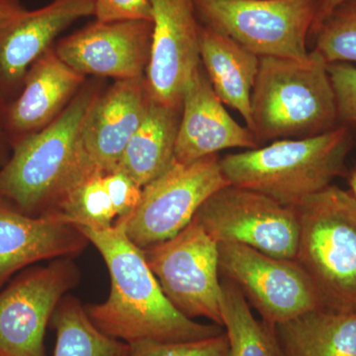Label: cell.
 Masks as SVG:
<instances>
[{
	"label": "cell",
	"instance_id": "1",
	"mask_svg": "<svg viewBox=\"0 0 356 356\" xmlns=\"http://www.w3.org/2000/svg\"><path fill=\"white\" fill-rule=\"evenodd\" d=\"M79 228L102 254L111 280L108 298L86 307L100 331L129 344L195 341L225 332L221 325L201 324L175 308L142 248L128 238L121 225L103 229Z\"/></svg>",
	"mask_w": 356,
	"mask_h": 356
},
{
	"label": "cell",
	"instance_id": "2",
	"mask_svg": "<svg viewBox=\"0 0 356 356\" xmlns=\"http://www.w3.org/2000/svg\"><path fill=\"white\" fill-rule=\"evenodd\" d=\"M98 95L95 86H86L55 120L18 143L0 170V197L30 216L56 214L67 193L99 170L81 145L83 122Z\"/></svg>",
	"mask_w": 356,
	"mask_h": 356
},
{
	"label": "cell",
	"instance_id": "3",
	"mask_svg": "<svg viewBox=\"0 0 356 356\" xmlns=\"http://www.w3.org/2000/svg\"><path fill=\"white\" fill-rule=\"evenodd\" d=\"M250 114L259 144L315 137L336 128V95L324 58L313 50L305 60L259 58Z\"/></svg>",
	"mask_w": 356,
	"mask_h": 356
},
{
	"label": "cell",
	"instance_id": "4",
	"mask_svg": "<svg viewBox=\"0 0 356 356\" xmlns=\"http://www.w3.org/2000/svg\"><path fill=\"white\" fill-rule=\"evenodd\" d=\"M351 146L350 127L343 125L315 137L278 140L228 154L220 163L229 184L261 192L292 207L327 188L343 173Z\"/></svg>",
	"mask_w": 356,
	"mask_h": 356
},
{
	"label": "cell",
	"instance_id": "5",
	"mask_svg": "<svg viewBox=\"0 0 356 356\" xmlns=\"http://www.w3.org/2000/svg\"><path fill=\"white\" fill-rule=\"evenodd\" d=\"M292 207L299 222L295 261L325 308H355L356 198L331 184Z\"/></svg>",
	"mask_w": 356,
	"mask_h": 356
},
{
	"label": "cell",
	"instance_id": "6",
	"mask_svg": "<svg viewBox=\"0 0 356 356\" xmlns=\"http://www.w3.org/2000/svg\"><path fill=\"white\" fill-rule=\"evenodd\" d=\"M318 0H194L199 23L259 58L305 60Z\"/></svg>",
	"mask_w": 356,
	"mask_h": 356
},
{
	"label": "cell",
	"instance_id": "7",
	"mask_svg": "<svg viewBox=\"0 0 356 356\" xmlns=\"http://www.w3.org/2000/svg\"><path fill=\"white\" fill-rule=\"evenodd\" d=\"M220 159L218 154L191 163L175 159L165 172L143 187L136 209L116 224L142 250L177 236L213 193L229 185Z\"/></svg>",
	"mask_w": 356,
	"mask_h": 356
},
{
	"label": "cell",
	"instance_id": "8",
	"mask_svg": "<svg viewBox=\"0 0 356 356\" xmlns=\"http://www.w3.org/2000/svg\"><path fill=\"white\" fill-rule=\"evenodd\" d=\"M193 220L218 243H240L277 259H296L299 222L294 208L261 192L227 185L201 205Z\"/></svg>",
	"mask_w": 356,
	"mask_h": 356
},
{
	"label": "cell",
	"instance_id": "9",
	"mask_svg": "<svg viewBox=\"0 0 356 356\" xmlns=\"http://www.w3.org/2000/svg\"><path fill=\"white\" fill-rule=\"evenodd\" d=\"M143 252L177 311L192 320L203 317L222 327L219 245L197 222L192 220L177 236Z\"/></svg>",
	"mask_w": 356,
	"mask_h": 356
},
{
	"label": "cell",
	"instance_id": "10",
	"mask_svg": "<svg viewBox=\"0 0 356 356\" xmlns=\"http://www.w3.org/2000/svg\"><path fill=\"white\" fill-rule=\"evenodd\" d=\"M218 245L220 275L242 291L266 324H281L324 307L310 276L296 261L270 257L240 243Z\"/></svg>",
	"mask_w": 356,
	"mask_h": 356
},
{
	"label": "cell",
	"instance_id": "11",
	"mask_svg": "<svg viewBox=\"0 0 356 356\" xmlns=\"http://www.w3.org/2000/svg\"><path fill=\"white\" fill-rule=\"evenodd\" d=\"M79 278L72 259H58L6 288L0 294V356H46L47 327Z\"/></svg>",
	"mask_w": 356,
	"mask_h": 356
},
{
	"label": "cell",
	"instance_id": "12",
	"mask_svg": "<svg viewBox=\"0 0 356 356\" xmlns=\"http://www.w3.org/2000/svg\"><path fill=\"white\" fill-rule=\"evenodd\" d=\"M153 38L146 81L154 102L181 109L182 98L201 67L194 0H151Z\"/></svg>",
	"mask_w": 356,
	"mask_h": 356
},
{
	"label": "cell",
	"instance_id": "13",
	"mask_svg": "<svg viewBox=\"0 0 356 356\" xmlns=\"http://www.w3.org/2000/svg\"><path fill=\"white\" fill-rule=\"evenodd\" d=\"M153 23L147 20L96 21L60 40L55 51L79 74L116 81L146 76Z\"/></svg>",
	"mask_w": 356,
	"mask_h": 356
},
{
	"label": "cell",
	"instance_id": "14",
	"mask_svg": "<svg viewBox=\"0 0 356 356\" xmlns=\"http://www.w3.org/2000/svg\"><path fill=\"white\" fill-rule=\"evenodd\" d=\"M146 76L121 79L95 98L81 129L86 158L102 172L118 168L129 140L151 103Z\"/></svg>",
	"mask_w": 356,
	"mask_h": 356
},
{
	"label": "cell",
	"instance_id": "15",
	"mask_svg": "<svg viewBox=\"0 0 356 356\" xmlns=\"http://www.w3.org/2000/svg\"><path fill=\"white\" fill-rule=\"evenodd\" d=\"M259 147L252 131L241 126L225 109L201 65L182 98L175 161L191 163L224 149Z\"/></svg>",
	"mask_w": 356,
	"mask_h": 356
},
{
	"label": "cell",
	"instance_id": "16",
	"mask_svg": "<svg viewBox=\"0 0 356 356\" xmlns=\"http://www.w3.org/2000/svg\"><path fill=\"white\" fill-rule=\"evenodd\" d=\"M95 0H53L23 9L0 23V81L7 86L24 81L30 67L72 23L95 15Z\"/></svg>",
	"mask_w": 356,
	"mask_h": 356
},
{
	"label": "cell",
	"instance_id": "17",
	"mask_svg": "<svg viewBox=\"0 0 356 356\" xmlns=\"http://www.w3.org/2000/svg\"><path fill=\"white\" fill-rule=\"evenodd\" d=\"M89 243L63 215L30 216L0 204V283L35 262L76 257Z\"/></svg>",
	"mask_w": 356,
	"mask_h": 356
},
{
	"label": "cell",
	"instance_id": "18",
	"mask_svg": "<svg viewBox=\"0 0 356 356\" xmlns=\"http://www.w3.org/2000/svg\"><path fill=\"white\" fill-rule=\"evenodd\" d=\"M86 76L65 64L51 47L28 70L24 88L7 116L15 133L30 134L46 127L72 102Z\"/></svg>",
	"mask_w": 356,
	"mask_h": 356
},
{
	"label": "cell",
	"instance_id": "19",
	"mask_svg": "<svg viewBox=\"0 0 356 356\" xmlns=\"http://www.w3.org/2000/svg\"><path fill=\"white\" fill-rule=\"evenodd\" d=\"M201 64L222 104L241 114L252 127L250 99L259 67V58L234 40L200 24Z\"/></svg>",
	"mask_w": 356,
	"mask_h": 356
},
{
	"label": "cell",
	"instance_id": "20",
	"mask_svg": "<svg viewBox=\"0 0 356 356\" xmlns=\"http://www.w3.org/2000/svg\"><path fill=\"white\" fill-rule=\"evenodd\" d=\"M142 189L132 178L119 170H96L67 193L58 214L81 228H110L136 209Z\"/></svg>",
	"mask_w": 356,
	"mask_h": 356
},
{
	"label": "cell",
	"instance_id": "21",
	"mask_svg": "<svg viewBox=\"0 0 356 356\" xmlns=\"http://www.w3.org/2000/svg\"><path fill=\"white\" fill-rule=\"evenodd\" d=\"M271 327L286 356H356V307H322Z\"/></svg>",
	"mask_w": 356,
	"mask_h": 356
},
{
	"label": "cell",
	"instance_id": "22",
	"mask_svg": "<svg viewBox=\"0 0 356 356\" xmlns=\"http://www.w3.org/2000/svg\"><path fill=\"white\" fill-rule=\"evenodd\" d=\"M180 115L181 109L152 99L116 170L132 178L142 188L165 172L175 161Z\"/></svg>",
	"mask_w": 356,
	"mask_h": 356
},
{
	"label": "cell",
	"instance_id": "23",
	"mask_svg": "<svg viewBox=\"0 0 356 356\" xmlns=\"http://www.w3.org/2000/svg\"><path fill=\"white\" fill-rule=\"evenodd\" d=\"M54 356H129L130 344L100 331L76 297L65 295L51 317Z\"/></svg>",
	"mask_w": 356,
	"mask_h": 356
},
{
	"label": "cell",
	"instance_id": "24",
	"mask_svg": "<svg viewBox=\"0 0 356 356\" xmlns=\"http://www.w3.org/2000/svg\"><path fill=\"white\" fill-rule=\"evenodd\" d=\"M220 310L229 339V356H278L280 346L273 327L254 317L242 291L224 277Z\"/></svg>",
	"mask_w": 356,
	"mask_h": 356
},
{
	"label": "cell",
	"instance_id": "25",
	"mask_svg": "<svg viewBox=\"0 0 356 356\" xmlns=\"http://www.w3.org/2000/svg\"><path fill=\"white\" fill-rule=\"evenodd\" d=\"M310 36L327 64L356 63V0L339 4Z\"/></svg>",
	"mask_w": 356,
	"mask_h": 356
},
{
	"label": "cell",
	"instance_id": "26",
	"mask_svg": "<svg viewBox=\"0 0 356 356\" xmlns=\"http://www.w3.org/2000/svg\"><path fill=\"white\" fill-rule=\"evenodd\" d=\"M226 332L195 341L161 343L143 341L130 344L129 356H229Z\"/></svg>",
	"mask_w": 356,
	"mask_h": 356
},
{
	"label": "cell",
	"instance_id": "27",
	"mask_svg": "<svg viewBox=\"0 0 356 356\" xmlns=\"http://www.w3.org/2000/svg\"><path fill=\"white\" fill-rule=\"evenodd\" d=\"M327 72L336 95L339 120L356 127V67L348 63L327 64Z\"/></svg>",
	"mask_w": 356,
	"mask_h": 356
},
{
	"label": "cell",
	"instance_id": "28",
	"mask_svg": "<svg viewBox=\"0 0 356 356\" xmlns=\"http://www.w3.org/2000/svg\"><path fill=\"white\" fill-rule=\"evenodd\" d=\"M95 16L100 22L152 21L151 0H95Z\"/></svg>",
	"mask_w": 356,
	"mask_h": 356
},
{
	"label": "cell",
	"instance_id": "29",
	"mask_svg": "<svg viewBox=\"0 0 356 356\" xmlns=\"http://www.w3.org/2000/svg\"><path fill=\"white\" fill-rule=\"evenodd\" d=\"M344 1L346 0H318L310 33L317 28L334 8Z\"/></svg>",
	"mask_w": 356,
	"mask_h": 356
},
{
	"label": "cell",
	"instance_id": "30",
	"mask_svg": "<svg viewBox=\"0 0 356 356\" xmlns=\"http://www.w3.org/2000/svg\"><path fill=\"white\" fill-rule=\"evenodd\" d=\"M23 9L20 0H0V23Z\"/></svg>",
	"mask_w": 356,
	"mask_h": 356
},
{
	"label": "cell",
	"instance_id": "31",
	"mask_svg": "<svg viewBox=\"0 0 356 356\" xmlns=\"http://www.w3.org/2000/svg\"><path fill=\"white\" fill-rule=\"evenodd\" d=\"M350 185L351 188V193H353V196H355L356 198V168L350 175Z\"/></svg>",
	"mask_w": 356,
	"mask_h": 356
},
{
	"label": "cell",
	"instance_id": "32",
	"mask_svg": "<svg viewBox=\"0 0 356 356\" xmlns=\"http://www.w3.org/2000/svg\"><path fill=\"white\" fill-rule=\"evenodd\" d=\"M278 346H280V344H278ZM278 356H286L284 355V353H283V351L281 350L280 348V350H278Z\"/></svg>",
	"mask_w": 356,
	"mask_h": 356
}]
</instances>
